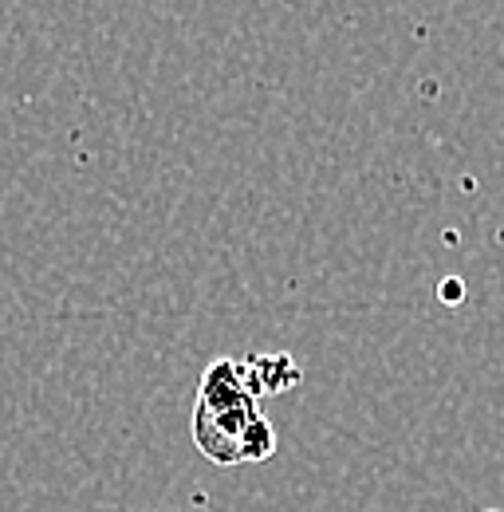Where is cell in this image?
Returning a JSON list of instances; mask_svg holds the SVG:
<instances>
[{
	"label": "cell",
	"mask_w": 504,
	"mask_h": 512,
	"mask_svg": "<svg viewBox=\"0 0 504 512\" xmlns=\"http://www.w3.org/2000/svg\"><path fill=\"white\" fill-rule=\"evenodd\" d=\"M272 453H276V430L264 418H256L245 434V461H268Z\"/></svg>",
	"instance_id": "277c9868"
},
{
	"label": "cell",
	"mask_w": 504,
	"mask_h": 512,
	"mask_svg": "<svg viewBox=\"0 0 504 512\" xmlns=\"http://www.w3.org/2000/svg\"><path fill=\"white\" fill-rule=\"evenodd\" d=\"M461 296H465V284H457V280H445L441 284V300L445 304H461Z\"/></svg>",
	"instance_id": "5b68a950"
},
{
	"label": "cell",
	"mask_w": 504,
	"mask_h": 512,
	"mask_svg": "<svg viewBox=\"0 0 504 512\" xmlns=\"http://www.w3.org/2000/svg\"><path fill=\"white\" fill-rule=\"evenodd\" d=\"M241 367H245V383H249L252 398L284 394L300 383V367L292 363V355H249Z\"/></svg>",
	"instance_id": "3957f363"
},
{
	"label": "cell",
	"mask_w": 504,
	"mask_h": 512,
	"mask_svg": "<svg viewBox=\"0 0 504 512\" xmlns=\"http://www.w3.org/2000/svg\"><path fill=\"white\" fill-rule=\"evenodd\" d=\"M197 406L209 410H237V406H256L249 383H245V367L237 359H217L205 367L201 386H197Z\"/></svg>",
	"instance_id": "7a4b0ae2"
},
{
	"label": "cell",
	"mask_w": 504,
	"mask_h": 512,
	"mask_svg": "<svg viewBox=\"0 0 504 512\" xmlns=\"http://www.w3.org/2000/svg\"><path fill=\"white\" fill-rule=\"evenodd\" d=\"M260 418L256 406H237V410H193V446L213 465H241L245 461V434Z\"/></svg>",
	"instance_id": "6da1fadb"
}]
</instances>
